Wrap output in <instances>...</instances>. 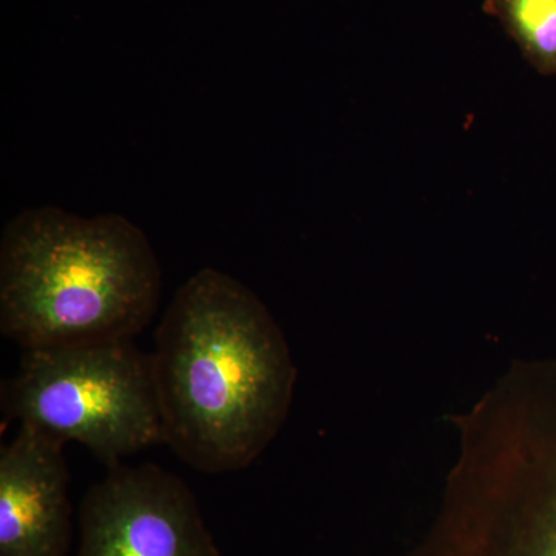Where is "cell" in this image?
I'll list each match as a JSON object with an SVG mask.
<instances>
[{
	"label": "cell",
	"mask_w": 556,
	"mask_h": 556,
	"mask_svg": "<svg viewBox=\"0 0 556 556\" xmlns=\"http://www.w3.org/2000/svg\"><path fill=\"white\" fill-rule=\"evenodd\" d=\"M2 408L20 427L79 442L108 468L164 444L152 357L135 339L24 351Z\"/></svg>",
	"instance_id": "obj_4"
},
{
	"label": "cell",
	"mask_w": 556,
	"mask_h": 556,
	"mask_svg": "<svg viewBox=\"0 0 556 556\" xmlns=\"http://www.w3.org/2000/svg\"><path fill=\"white\" fill-rule=\"evenodd\" d=\"M64 445L21 426L0 448V556H67L73 510Z\"/></svg>",
	"instance_id": "obj_6"
},
{
	"label": "cell",
	"mask_w": 556,
	"mask_h": 556,
	"mask_svg": "<svg viewBox=\"0 0 556 556\" xmlns=\"http://www.w3.org/2000/svg\"><path fill=\"white\" fill-rule=\"evenodd\" d=\"M457 426L439 556H556V466L525 408L492 399Z\"/></svg>",
	"instance_id": "obj_3"
},
{
	"label": "cell",
	"mask_w": 556,
	"mask_h": 556,
	"mask_svg": "<svg viewBox=\"0 0 556 556\" xmlns=\"http://www.w3.org/2000/svg\"><path fill=\"white\" fill-rule=\"evenodd\" d=\"M152 244L119 214L22 211L0 240V331L22 351L137 338L159 309Z\"/></svg>",
	"instance_id": "obj_2"
},
{
	"label": "cell",
	"mask_w": 556,
	"mask_h": 556,
	"mask_svg": "<svg viewBox=\"0 0 556 556\" xmlns=\"http://www.w3.org/2000/svg\"><path fill=\"white\" fill-rule=\"evenodd\" d=\"M78 556H222L199 501L155 464L109 468L79 507Z\"/></svg>",
	"instance_id": "obj_5"
},
{
	"label": "cell",
	"mask_w": 556,
	"mask_h": 556,
	"mask_svg": "<svg viewBox=\"0 0 556 556\" xmlns=\"http://www.w3.org/2000/svg\"><path fill=\"white\" fill-rule=\"evenodd\" d=\"M484 10L503 24L538 72L556 75V0H485Z\"/></svg>",
	"instance_id": "obj_7"
},
{
	"label": "cell",
	"mask_w": 556,
	"mask_h": 556,
	"mask_svg": "<svg viewBox=\"0 0 556 556\" xmlns=\"http://www.w3.org/2000/svg\"><path fill=\"white\" fill-rule=\"evenodd\" d=\"M150 357L164 445L195 470H243L287 419L298 371L283 332L223 270L200 269L175 292Z\"/></svg>",
	"instance_id": "obj_1"
}]
</instances>
